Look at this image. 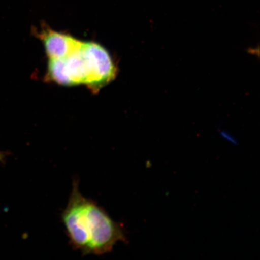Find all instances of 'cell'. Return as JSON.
<instances>
[{
    "instance_id": "obj_3",
    "label": "cell",
    "mask_w": 260,
    "mask_h": 260,
    "mask_svg": "<svg viewBox=\"0 0 260 260\" xmlns=\"http://www.w3.org/2000/svg\"><path fill=\"white\" fill-rule=\"evenodd\" d=\"M49 60L60 59L79 48L81 41L70 35L45 28L40 34Z\"/></svg>"
},
{
    "instance_id": "obj_4",
    "label": "cell",
    "mask_w": 260,
    "mask_h": 260,
    "mask_svg": "<svg viewBox=\"0 0 260 260\" xmlns=\"http://www.w3.org/2000/svg\"><path fill=\"white\" fill-rule=\"evenodd\" d=\"M3 158H4V155H3V154H2L1 152H0V161H2Z\"/></svg>"
},
{
    "instance_id": "obj_2",
    "label": "cell",
    "mask_w": 260,
    "mask_h": 260,
    "mask_svg": "<svg viewBox=\"0 0 260 260\" xmlns=\"http://www.w3.org/2000/svg\"><path fill=\"white\" fill-rule=\"evenodd\" d=\"M49 79L61 85L72 86L85 84L91 89L95 80L94 64L86 42L68 56L60 59L49 60Z\"/></svg>"
},
{
    "instance_id": "obj_1",
    "label": "cell",
    "mask_w": 260,
    "mask_h": 260,
    "mask_svg": "<svg viewBox=\"0 0 260 260\" xmlns=\"http://www.w3.org/2000/svg\"><path fill=\"white\" fill-rule=\"evenodd\" d=\"M75 179L61 220L70 242L83 255H102L111 252L117 243L128 241L121 223L107 211L81 193Z\"/></svg>"
}]
</instances>
